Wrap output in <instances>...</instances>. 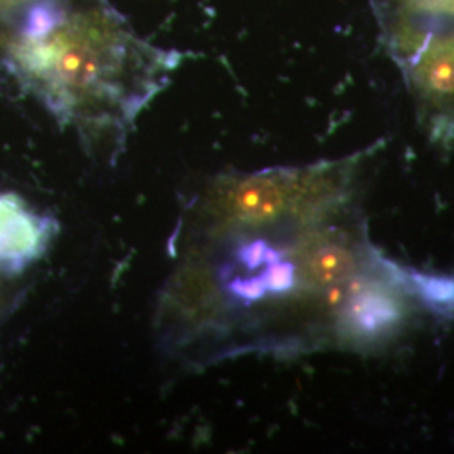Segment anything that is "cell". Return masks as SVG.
I'll use <instances>...</instances> for the list:
<instances>
[{"label":"cell","instance_id":"6da1fadb","mask_svg":"<svg viewBox=\"0 0 454 454\" xmlns=\"http://www.w3.org/2000/svg\"><path fill=\"white\" fill-rule=\"evenodd\" d=\"M427 140L441 150L454 146V29L433 34L401 67Z\"/></svg>","mask_w":454,"mask_h":454},{"label":"cell","instance_id":"7a4b0ae2","mask_svg":"<svg viewBox=\"0 0 454 454\" xmlns=\"http://www.w3.org/2000/svg\"><path fill=\"white\" fill-rule=\"evenodd\" d=\"M382 44L401 69L433 35L454 29V0H371Z\"/></svg>","mask_w":454,"mask_h":454},{"label":"cell","instance_id":"3957f363","mask_svg":"<svg viewBox=\"0 0 454 454\" xmlns=\"http://www.w3.org/2000/svg\"><path fill=\"white\" fill-rule=\"evenodd\" d=\"M58 231L56 219L35 211L20 195L0 192V271L22 273L48 253Z\"/></svg>","mask_w":454,"mask_h":454},{"label":"cell","instance_id":"277c9868","mask_svg":"<svg viewBox=\"0 0 454 454\" xmlns=\"http://www.w3.org/2000/svg\"><path fill=\"white\" fill-rule=\"evenodd\" d=\"M39 0H0V43L12 34L22 17Z\"/></svg>","mask_w":454,"mask_h":454},{"label":"cell","instance_id":"5b68a950","mask_svg":"<svg viewBox=\"0 0 454 454\" xmlns=\"http://www.w3.org/2000/svg\"><path fill=\"white\" fill-rule=\"evenodd\" d=\"M4 276H7V275H4V273H2V271H0V283H2V278H4ZM2 303H4V301H0V307H2Z\"/></svg>","mask_w":454,"mask_h":454}]
</instances>
